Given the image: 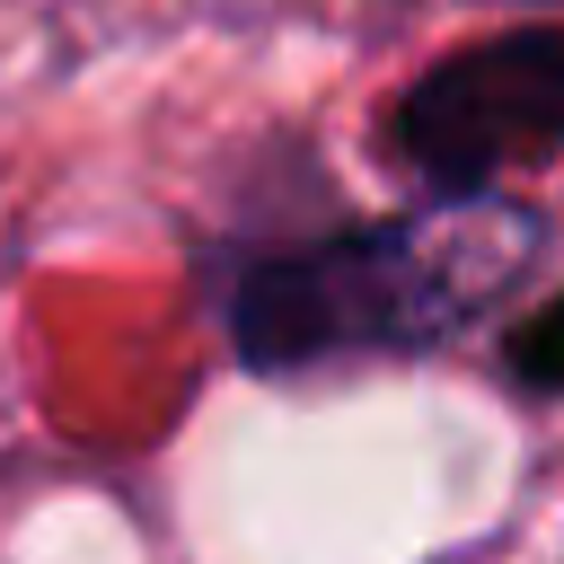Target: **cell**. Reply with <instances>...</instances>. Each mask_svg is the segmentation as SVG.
<instances>
[{"mask_svg": "<svg viewBox=\"0 0 564 564\" xmlns=\"http://www.w3.org/2000/svg\"><path fill=\"white\" fill-rule=\"evenodd\" d=\"M529 256V220L485 194L344 229L291 256H264L229 300V344L247 370H317L352 352H423L458 335L494 282Z\"/></svg>", "mask_w": 564, "mask_h": 564, "instance_id": "1", "label": "cell"}, {"mask_svg": "<svg viewBox=\"0 0 564 564\" xmlns=\"http://www.w3.org/2000/svg\"><path fill=\"white\" fill-rule=\"evenodd\" d=\"M397 150L441 194H485L511 167L564 150V26H511L414 79L397 106Z\"/></svg>", "mask_w": 564, "mask_h": 564, "instance_id": "2", "label": "cell"}]
</instances>
